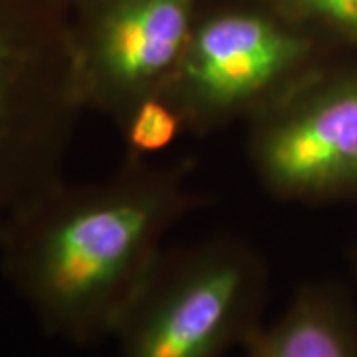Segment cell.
<instances>
[{
    "label": "cell",
    "instance_id": "cell-1",
    "mask_svg": "<svg viewBox=\"0 0 357 357\" xmlns=\"http://www.w3.org/2000/svg\"><path fill=\"white\" fill-rule=\"evenodd\" d=\"M191 175V159L126 157L112 177L62 178L14 215L0 264L44 332L76 345L114 337L167 234L201 204Z\"/></svg>",
    "mask_w": 357,
    "mask_h": 357
},
{
    "label": "cell",
    "instance_id": "cell-2",
    "mask_svg": "<svg viewBox=\"0 0 357 357\" xmlns=\"http://www.w3.org/2000/svg\"><path fill=\"white\" fill-rule=\"evenodd\" d=\"M268 294L266 258L238 236L165 248L115 330L117 357H225L264 324Z\"/></svg>",
    "mask_w": 357,
    "mask_h": 357
},
{
    "label": "cell",
    "instance_id": "cell-3",
    "mask_svg": "<svg viewBox=\"0 0 357 357\" xmlns=\"http://www.w3.org/2000/svg\"><path fill=\"white\" fill-rule=\"evenodd\" d=\"M62 0H0V236L64 178L77 105Z\"/></svg>",
    "mask_w": 357,
    "mask_h": 357
},
{
    "label": "cell",
    "instance_id": "cell-4",
    "mask_svg": "<svg viewBox=\"0 0 357 357\" xmlns=\"http://www.w3.org/2000/svg\"><path fill=\"white\" fill-rule=\"evenodd\" d=\"M333 48L270 6L199 14L169 93L189 133L250 121L324 66Z\"/></svg>",
    "mask_w": 357,
    "mask_h": 357
},
{
    "label": "cell",
    "instance_id": "cell-5",
    "mask_svg": "<svg viewBox=\"0 0 357 357\" xmlns=\"http://www.w3.org/2000/svg\"><path fill=\"white\" fill-rule=\"evenodd\" d=\"M248 161L284 203L357 197V62H332L248 121Z\"/></svg>",
    "mask_w": 357,
    "mask_h": 357
},
{
    "label": "cell",
    "instance_id": "cell-6",
    "mask_svg": "<svg viewBox=\"0 0 357 357\" xmlns=\"http://www.w3.org/2000/svg\"><path fill=\"white\" fill-rule=\"evenodd\" d=\"M68 26L82 112L117 121L141 98L169 91L199 10L197 0H76Z\"/></svg>",
    "mask_w": 357,
    "mask_h": 357
},
{
    "label": "cell",
    "instance_id": "cell-7",
    "mask_svg": "<svg viewBox=\"0 0 357 357\" xmlns=\"http://www.w3.org/2000/svg\"><path fill=\"white\" fill-rule=\"evenodd\" d=\"M244 357H357V304L340 282H307L262 324Z\"/></svg>",
    "mask_w": 357,
    "mask_h": 357
},
{
    "label": "cell",
    "instance_id": "cell-8",
    "mask_svg": "<svg viewBox=\"0 0 357 357\" xmlns=\"http://www.w3.org/2000/svg\"><path fill=\"white\" fill-rule=\"evenodd\" d=\"M133 159H157V155L175 145L181 135L189 133L187 119L169 91L141 98L115 121Z\"/></svg>",
    "mask_w": 357,
    "mask_h": 357
},
{
    "label": "cell",
    "instance_id": "cell-9",
    "mask_svg": "<svg viewBox=\"0 0 357 357\" xmlns=\"http://www.w3.org/2000/svg\"><path fill=\"white\" fill-rule=\"evenodd\" d=\"M266 6L314 32L333 50H357V0H266Z\"/></svg>",
    "mask_w": 357,
    "mask_h": 357
},
{
    "label": "cell",
    "instance_id": "cell-10",
    "mask_svg": "<svg viewBox=\"0 0 357 357\" xmlns=\"http://www.w3.org/2000/svg\"><path fill=\"white\" fill-rule=\"evenodd\" d=\"M356 258H357V255H356Z\"/></svg>",
    "mask_w": 357,
    "mask_h": 357
}]
</instances>
